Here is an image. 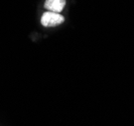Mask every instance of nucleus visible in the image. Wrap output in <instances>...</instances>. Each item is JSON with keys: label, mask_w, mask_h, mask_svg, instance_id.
I'll list each match as a JSON object with an SVG mask.
<instances>
[{"label": "nucleus", "mask_w": 134, "mask_h": 126, "mask_svg": "<svg viewBox=\"0 0 134 126\" xmlns=\"http://www.w3.org/2000/svg\"><path fill=\"white\" fill-rule=\"evenodd\" d=\"M66 5V0H46L44 7L48 11L60 13Z\"/></svg>", "instance_id": "obj_2"}, {"label": "nucleus", "mask_w": 134, "mask_h": 126, "mask_svg": "<svg viewBox=\"0 0 134 126\" xmlns=\"http://www.w3.org/2000/svg\"><path fill=\"white\" fill-rule=\"evenodd\" d=\"M65 21V18L60 13H55L52 11L44 12L41 16L40 22L44 27H54L57 25H60Z\"/></svg>", "instance_id": "obj_1"}]
</instances>
